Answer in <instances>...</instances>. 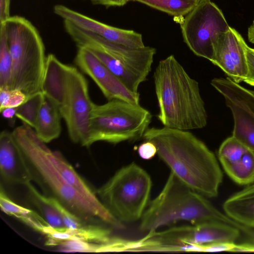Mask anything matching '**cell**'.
<instances>
[{
    "instance_id": "35",
    "label": "cell",
    "mask_w": 254,
    "mask_h": 254,
    "mask_svg": "<svg viewBox=\"0 0 254 254\" xmlns=\"http://www.w3.org/2000/svg\"><path fill=\"white\" fill-rule=\"evenodd\" d=\"M248 38L249 41L254 44V24H252L248 29Z\"/></svg>"
},
{
    "instance_id": "6",
    "label": "cell",
    "mask_w": 254,
    "mask_h": 254,
    "mask_svg": "<svg viewBox=\"0 0 254 254\" xmlns=\"http://www.w3.org/2000/svg\"><path fill=\"white\" fill-rule=\"evenodd\" d=\"M64 26L78 47L89 49L129 90L138 92L151 70L155 48H134L112 42L67 20Z\"/></svg>"
},
{
    "instance_id": "14",
    "label": "cell",
    "mask_w": 254,
    "mask_h": 254,
    "mask_svg": "<svg viewBox=\"0 0 254 254\" xmlns=\"http://www.w3.org/2000/svg\"><path fill=\"white\" fill-rule=\"evenodd\" d=\"M54 11L64 20H67L78 27L110 42L134 48L145 46L142 35L133 30L123 29L107 25L62 4L56 5Z\"/></svg>"
},
{
    "instance_id": "30",
    "label": "cell",
    "mask_w": 254,
    "mask_h": 254,
    "mask_svg": "<svg viewBox=\"0 0 254 254\" xmlns=\"http://www.w3.org/2000/svg\"><path fill=\"white\" fill-rule=\"evenodd\" d=\"M28 99L27 95L19 89L9 90L7 108H17Z\"/></svg>"
},
{
    "instance_id": "23",
    "label": "cell",
    "mask_w": 254,
    "mask_h": 254,
    "mask_svg": "<svg viewBox=\"0 0 254 254\" xmlns=\"http://www.w3.org/2000/svg\"><path fill=\"white\" fill-rule=\"evenodd\" d=\"M26 187L32 203L49 225L55 228L65 227L59 212L49 201L47 196L42 194L31 183Z\"/></svg>"
},
{
    "instance_id": "5",
    "label": "cell",
    "mask_w": 254,
    "mask_h": 254,
    "mask_svg": "<svg viewBox=\"0 0 254 254\" xmlns=\"http://www.w3.org/2000/svg\"><path fill=\"white\" fill-rule=\"evenodd\" d=\"M42 91L58 107L70 140L85 146L94 103L83 74L77 67L64 64L54 55L49 54Z\"/></svg>"
},
{
    "instance_id": "1",
    "label": "cell",
    "mask_w": 254,
    "mask_h": 254,
    "mask_svg": "<svg viewBox=\"0 0 254 254\" xmlns=\"http://www.w3.org/2000/svg\"><path fill=\"white\" fill-rule=\"evenodd\" d=\"M142 138L155 144L158 156L183 183L205 197L217 196L221 170L213 152L191 132L153 127Z\"/></svg>"
},
{
    "instance_id": "15",
    "label": "cell",
    "mask_w": 254,
    "mask_h": 254,
    "mask_svg": "<svg viewBox=\"0 0 254 254\" xmlns=\"http://www.w3.org/2000/svg\"><path fill=\"white\" fill-rule=\"evenodd\" d=\"M0 172L8 184L26 186L33 181L31 171L11 132L2 130L0 134Z\"/></svg>"
},
{
    "instance_id": "7",
    "label": "cell",
    "mask_w": 254,
    "mask_h": 254,
    "mask_svg": "<svg viewBox=\"0 0 254 254\" xmlns=\"http://www.w3.org/2000/svg\"><path fill=\"white\" fill-rule=\"evenodd\" d=\"M3 24L12 63L11 89L22 91L28 98L42 91L47 57L42 39L26 18L10 16Z\"/></svg>"
},
{
    "instance_id": "17",
    "label": "cell",
    "mask_w": 254,
    "mask_h": 254,
    "mask_svg": "<svg viewBox=\"0 0 254 254\" xmlns=\"http://www.w3.org/2000/svg\"><path fill=\"white\" fill-rule=\"evenodd\" d=\"M223 208L230 218L254 229V183L228 198Z\"/></svg>"
},
{
    "instance_id": "22",
    "label": "cell",
    "mask_w": 254,
    "mask_h": 254,
    "mask_svg": "<svg viewBox=\"0 0 254 254\" xmlns=\"http://www.w3.org/2000/svg\"><path fill=\"white\" fill-rule=\"evenodd\" d=\"M138 1L174 16L179 23L196 4L197 0H127Z\"/></svg>"
},
{
    "instance_id": "9",
    "label": "cell",
    "mask_w": 254,
    "mask_h": 254,
    "mask_svg": "<svg viewBox=\"0 0 254 254\" xmlns=\"http://www.w3.org/2000/svg\"><path fill=\"white\" fill-rule=\"evenodd\" d=\"M152 180L132 162L121 168L96 193L108 211L122 223L140 220L150 202Z\"/></svg>"
},
{
    "instance_id": "18",
    "label": "cell",
    "mask_w": 254,
    "mask_h": 254,
    "mask_svg": "<svg viewBox=\"0 0 254 254\" xmlns=\"http://www.w3.org/2000/svg\"><path fill=\"white\" fill-rule=\"evenodd\" d=\"M62 118L57 105L45 95L34 128L40 139L47 143L57 139L62 131Z\"/></svg>"
},
{
    "instance_id": "33",
    "label": "cell",
    "mask_w": 254,
    "mask_h": 254,
    "mask_svg": "<svg viewBox=\"0 0 254 254\" xmlns=\"http://www.w3.org/2000/svg\"><path fill=\"white\" fill-rule=\"evenodd\" d=\"M95 4H100L106 7L117 6H122L125 5L127 0H90Z\"/></svg>"
},
{
    "instance_id": "28",
    "label": "cell",
    "mask_w": 254,
    "mask_h": 254,
    "mask_svg": "<svg viewBox=\"0 0 254 254\" xmlns=\"http://www.w3.org/2000/svg\"><path fill=\"white\" fill-rule=\"evenodd\" d=\"M47 197L50 203L59 212L65 227L78 228L87 223L71 212L56 198L49 196Z\"/></svg>"
},
{
    "instance_id": "19",
    "label": "cell",
    "mask_w": 254,
    "mask_h": 254,
    "mask_svg": "<svg viewBox=\"0 0 254 254\" xmlns=\"http://www.w3.org/2000/svg\"><path fill=\"white\" fill-rule=\"evenodd\" d=\"M49 156L64 179L70 186L94 205L100 207H105L96 193L92 190L60 152L53 151L50 149Z\"/></svg>"
},
{
    "instance_id": "12",
    "label": "cell",
    "mask_w": 254,
    "mask_h": 254,
    "mask_svg": "<svg viewBox=\"0 0 254 254\" xmlns=\"http://www.w3.org/2000/svg\"><path fill=\"white\" fill-rule=\"evenodd\" d=\"M78 48L76 65L94 81L108 101L120 100L139 104V92L129 90L89 49Z\"/></svg>"
},
{
    "instance_id": "24",
    "label": "cell",
    "mask_w": 254,
    "mask_h": 254,
    "mask_svg": "<svg viewBox=\"0 0 254 254\" xmlns=\"http://www.w3.org/2000/svg\"><path fill=\"white\" fill-rule=\"evenodd\" d=\"M12 59L3 24H0V89L11 87Z\"/></svg>"
},
{
    "instance_id": "27",
    "label": "cell",
    "mask_w": 254,
    "mask_h": 254,
    "mask_svg": "<svg viewBox=\"0 0 254 254\" xmlns=\"http://www.w3.org/2000/svg\"><path fill=\"white\" fill-rule=\"evenodd\" d=\"M99 244L79 240H66L58 242L55 247L64 252L97 253Z\"/></svg>"
},
{
    "instance_id": "29",
    "label": "cell",
    "mask_w": 254,
    "mask_h": 254,
    "mask_svg": "<svg viewBox=\"0 0 254 254\" xmlns=\"http://www.w3.org/2000/svg\"><path fill=\"white\" fill-rule=\"evenodd\" d=\"M247 64V74L244 80L246 83L254 86V49L245 44Z\"/></svg>"
},
{
    "instance_id": "31",
    "label": "cell",
    "mask_w": 254,
    "mask_h": 254,
    "mask_svg": "<svg viewBox=\"0 0 254 254\" xmlns=\"http://www.w3.org/2000/svg\"><path fill=\"white\" fill-rule=\"evenodd\" d=\"M139 156L143 159L149 160L157 154V148L155 144L148 140H145L138 147Z\"/></svg>"
},
{
    "instance_id": "36",
    "label": "cell",
    "mask_w": 254,
    "mask_h": 254,
    "mask_svg": "<svg viewBox=\"0 0 254 254\" xmlns=\"http://www.w3.org/2000/svg\"><path fill=\"white\" fill-rule=\"evenodd\" d=\"M253 23H254V20H253Z\"/></svg>"
},
{
    "instance_id": "13",
    "label": "cell",
    "mask_w": 254,
    "mask_h": 254,
    "mask_svg": "<svg viewBox=\"0 0 254 254\" xmlns=\"http://www.w3.org/2000/svg\"><path fill=\"white\" fill-rule=\"evenodd\" d=\"M246 43L239 32L230 27L218 38L210 61L238 83L244 81L247 74Z\"/></svg>"
},
{
    "instance_id": "20",
    "label": "cell",
    "mask_w": 254,
    "mask_h": 254,
    "mask_svg": "<svg viewBox=\"0 0 254 254\" xmlns=\"http://www.w3.org/2000/svg\"><path fill=\"white\" fill-rule=\"evenodd\" d=\"M0 207L1 211L5 214L16 217L31 228L41 233L46 227L49 225L41 215L13 201L1 188L0 192Z\"/></svg>"
},
{
    "instance_id": "38",
    "label": "cell",
    "mask_w": 254,
    "mask_h": 254,
    "mask_svg": "<svg viewBox=\"0 0 254 254\" xmlns=\"http://www.w3.org/2000/svg\"></svg>"
},
{
    "instance_id": "2",
    "label": "cell",
    "mask_w": 254,
    "mask_h": 254,
    "mask_svg": "<svg viewBox=\"0 0 254 254\" xmlns=\"http://www.w3.org/2000/svg\"><path fill=\"white\" fill-rule=\"evenodd\" d=\"M31 173L33 181L45 195L58 199L86 223L100 220L115 228L125 226L105 207H98L84 197L64 179L49 156L50 150L33 128L23 123L11 131Z\"/></svg>"
},
{
    "instance_id": "21",
    "label": "cell",
    "mask_w": 254,
    "mask_h": 254,
    "mask_svg": "<svg viewBox=\"0 0 254 254\" xmlns=\"http://www.w3.org/2000/svg\"><path fill=\"white\" fill-rule=\"evenodd\" d=\"M229 177L240 185L254 183V151L248 149L237 162L223 166Z\"/></svg>"
},
{
    "instance_id": "11",
    "label": "cell",
    "mask_w": 254,
    "mask_h": 254,
    "mask_svg": "<svg viewBox=\"0 0 254 254\" xmlns=\"http://www.w3.org/2000/svg\"><path fill=\"white\" fill-rule=\"evenodd\" d=\"M211 84L224 97L232 113V136L254 151V91L247 89L230 77L216 78Z\"/></svg>"
},
{
    "instance_id": "4",
    "label": "cell",
    "mask_w": 254,
    "mask_h": 254,
    "mask_svg": "<svg viewBox=\"0 0 254 254\" xmlns=\"http://www.w3.org/2000/svg\"><path fill=\"white\" fill-rule=\"evenodd\" d=\"M205 197L171 172L160 192L147 206L140 219V231H156L179 221L193 225L220 223L237 228L249 238L254 237V231L251 228L223 214Z\"/></svg>"
},
{
    "instance_id": "16",
    "label": "cell",
    "mask_w": 254,
    "mask_h": 254,
    "mask_svg": "<svg viewBox=\"0 0 254 254\" xmlns=\"http://www.w3.org/2000/svg\"><path fill=\"white\" fill-rule=\"evenodd\" d=\"M44 234L47 238L46 244L51 247H55L61 241L70 239L103 244L108 243L113 237L110 228L88 223L75 229L49 226Z\"/></svg>"
},
{
    "instance_id": "25",
    "label": "cell",
    "mask_w": 254,
    "mask_h": 254,
    "mask_svg": "<svg viewBox=\"0 0 254 254\" xmlns=\"http://www.w3.org/2000/svg\"><path fill=\"white\" fill-rule=\"evenodd\" d=\"M44 98L42 91L28 98L23 104L16 108V117L34 128Z\"/></svg>"
},
{
    "instance_id": "34",
    "label": "cell",
    "mask_w": 254,
    "mask_h": 254,
    "mask_svg": "<svg viewBox=\"0 0 254 254\" xmlns=\"http://www.w3.org/2000/svg\"><path fill=\"white\" fill-rule=\"evenodd\" d=\"M16 108L8 107L2 110L0 113L3 118L12 120L14 117H16Z\"/></svg>"
},
{
    "instance_id": "32",
    "label": "cell",
    "mask_w": 254,
    "mask_h": 254,
    "mask_svg": "<svg viewBox=\"0 0 254 254\" xmlns=\"http://www.w3.org/2000/svg\"><path fill=\"white\" fill-rule=\"evenodd\" d=\"M10 0H0V24L4 23L10 17Z\"/></svg>"
},
{
    "instance_id": "37",
    "label": "cell",
    "mask_w": 254,
    "mask_h": 254,
    "mask_svg": "<svg viewBox=\"0 0 254 254\" xmlns=\"http://www.w3.org/2000/svg\"><path fill=\"white\" fill-rule=\"evenodd\" d=\"M198 0V1H199V0Z\"/></svg>"
},
{
    "instance_id": "26",
    "label": "cell",
    "mask_w": 254,
    "mask_h": 254,
    "mask_svg": "<svg viewBox=\"0 0 254 254\" xmlns=\"http://www.w3.org/2000/svg\"><path fill=\"white\" fill-rule=\"evenodd\" d=\"M248 149L240 141L232 136L220 146L219 160L222 166L234 163L240 160Z\"/></svg>"
},
{
    "instance_id": "8",
    "label": "cell",
    "mask_w": 254,
    "mask_h": 254,
    "mask_svg": "<svg viewBox=\"0 0 254 254\" xmlns=\"http://www.w3.org/2000/svg\"><path fill=\"white\" fill-rule=\"evenodd\" d=\"M152 115L139 104L120 100L93 104L89 133L84 147L98 141L116 144L142 138L149 128Z\"/></svg>"
},
{
    "instance_id": "3",
    "label": "cell",
    "mask_w": 254,
    "mask_h": 254,
    "mask_svg": "<svg viewBox=\"0 0 254 254\" xmlns=\"http://www.w3.org/2000/svg\"><path fill=\"white\" fill-rule=\"evenodd\" d=\"M159 112L164 127L184 130L207 124V114L198 82L171 55L159 61L153 74Z\"/></svg>"
},
{
    "instance_id": "10",
    "label": "cell",
    "mask_w": 254,
    "mask_h": 254,
    "mask_svg": "<svg viewBox=\"0 0 254 254\" xmlns=\"http://www.w3.org/2000/svg\"><path fill=\"white\" fill-rule=\"evenodd\" d=\"M179 24L189 49L210 61L218 38L230 28L222 10L211 0H199Z\"/></svg>"
}]
</instances>
